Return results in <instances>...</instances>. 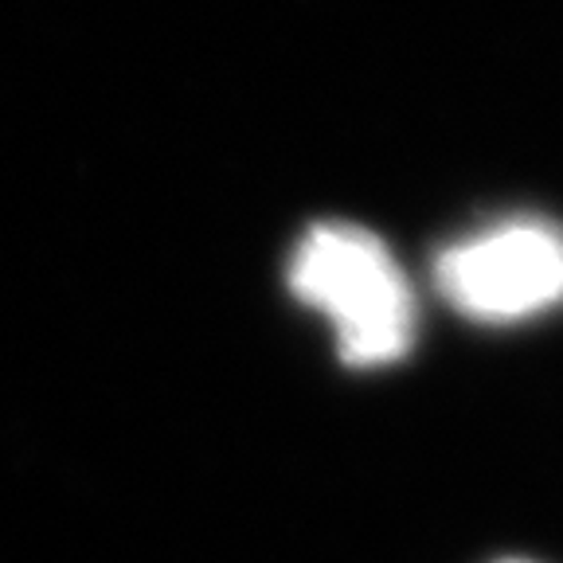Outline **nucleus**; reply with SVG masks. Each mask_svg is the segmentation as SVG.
<instances>
[{"label":"nucleus","mask_w":563,"mask_h":563,"mask_svg":"<svg viewBox=\"0 0 563 563\" xmlns=\"http://www.w3.org/2000/svg\"><path fill=\"white\" fill-rule=\"evenodd\" d=\"M290 290L333 329L349 368H387L415 341V298L384 239L356 223H313L290 255Z\"/></svg>","instance_id":"obj_1"},{"label":"nucleus","mask_w":563,"mask_h":563,"mask_svg":"<svg viewBox=\"0 0 563 563\" xmlns=\"http://www.w3.org/2000/svg\"><path fill=\"white\" fill-rule=\"evenodd\" d=\"M442 301L482 325H517L563 306V228L512 216L454 239L434 258Z\"/></svg>","instance_id":"obj_2"},{"label":"nucleus","mask_w":563,"mask_h":563,"mask_svg":"<svg viewBox=\"0 0 563 563\" xmlns=\"http://www.w3.org/2000/svg\"><path fill=\"white\" fill-rule=\"evenodd\" d=\"M497 563H532V560H497Z\"/></svg>","instance_id":"obj_3"}]
</instances>
